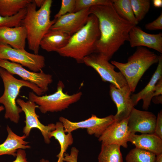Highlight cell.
Returning a JSON list of instances; mask_svg holds the SVG:
<instances>
[{
    "label": "cell",
    "mask_w": 162,
    "mask_h": 162,
    "mask_svg": "<svg viewBox=\"0 0 162 162\" xmlns=\"http://www.w3.org/2000/svg\"><path fill=\"white\" fill-rule=\"evenodd\" d=\"M128 117L119 121H114L98 138L99 141L102 144H116L127 148L130 134L128 128Z\"/></svg>",
    "instance_id": "13"
},
{
    "label": "cell",
    "mask_w": 162,
    "mask_h": 162,
    "mask_svg": "<svg viewBox=\"0 0 162 162\" xmlns=\"http://www.w3.org/2000/svg\"><path fill=\"white\" fill-rule=\"evenodd\" d=\"M0 59L10 60L25 66L33 72H40L45 66L44 56L30 53L25 49H17L0 44Z\"/></svg>",
    "instance_id": "8"
},
{
    "label": "cell",
    "mask_w": 162,
    "mask_h": 162,
    "mask_svg": "<svg viewBox=\"0 0 162 162\" xmlns=\"http://www.w3.org/2000/svg\"><path fill=\"white\" fill-rule=\"evenodd\" d=\"M52 1L45 0L44 4L38 10L34 0L26 7V12L21 22L25 28L28 47L35 54H38L40 41L56 20H50L51 8Z\"/></svg>",
    "instance_id": "3"
},
{
    "label": "cell",
    "mask_w": 162,
    "mask_h": 162,
    "mask_svg": "<svg viewBox=\"0 0 162 162\" xmlns=\"http://www.w3.org/2000/svg\"><path fill=\"white\" fill-rule=\"evenodd\" d=\"M112 4L118 15L134 26L139 22L136 20L132 8L130 0H112Z\"/></svg>",
    "instance_id": "25"
},
{
    "label": "cell",
    "mask_w": 162,
    "mask_h": 162,
    "mask_svg": "<svg viewBox=\"0 0 162 162\" xmlns=\"http://www.w3.org/2000/svg\"><path fill=\"white\" fill-rule=\"evenodd\" d=\"M16 102L25 114V126L23 129L22 132L27 137L29 135L32 129L36 128L41 132L44 142L47 144L50 142L49 137L50 133L55 129V124L51 123L45 125L39 121V116L37 114L35 110L39 106L29 100L25 101L20 98L16 100Z\"/></svg>",
    "instance_id": "10"
},
{
    "label": "cell",
    "mask_w": 162,
    "mask_h": 162,
    "mask_svg": "<svg viewBox=\"0 0 162 162\" xmlns=\"http://www.w3.org/2000/svg\"><path fill=\"white\" fill-rule=\"evenodd\" d=\"M49 137L50 139L52 137H54L60 145V152L56 156L58 158L57 162H63L64 153L68 147L73 143L74 139L71 133L66 134L63 124L59 121L56 122L55 129L50 133Z\"/></svg>",
    "instance_id": "22"
},
{
    "label": "cell",
    "mask_w": 162,
    "mask_h": 162,
    "mask_svg": "<svg viewBox=\"0 0 162 162\" xmlns=\"http://www.w3.org/2000/svg\"><path fill=\"white\" fill-rule=\"evenodd\" d=\"M89 12L98 18L100 32L95 53L102 55L109 61L128 40L129 32L135 26L120 16L112 4L92 7Z\"/></svg>",
    "instance_id": "1"
},
{
    "label": "cell",
    "mask_w": 162,
    "mask_h": 162,
    "mask_svg": "<svg viewBox=\"0 0 162 162\" xmlns=\"http://www.w3.org/2000/svg\"><path fill=\"white\" fill-rule=\"evenodd\" d=\"M83 63L93 68L104 82H110L118 88L128 85L121 72L116 71L115 67L100 53H93L87 56L84 58Z\"/></svg>",
    "instance_id": "7"
},
{
    "label": "cell",
    "mask_w": 162,
    "mask_h": 162,
    "mask_svg": "<svg viewBox=\"0 0 162 162\" xmlns=\"http://www.w3.org/2000/svg\"><path fill=\"white\" fill-rule=\"evenodd\" d=\"M31 0H0V15L3 17L14 16L26 8Z\"/></svg>",
    "instance_id": "23"
},
{
    "label": "cell",
    "mask_w": 162,
    "mask_h": 162,
    "mask_svg": "<svg viewBox=\"0 0 162 162\" xmlns=\"http://www.w3.org/2000/svg\"><path fill=\"white\" fill-rule=\"evenodd\" d=\"M40 162H50V161L48 160L42 158L40 160Z\"/></svg>",
    "instance_id": "40"
},
{
    "label": "cell",
    "mask_w": 162,
    "mask_h": 162,
    "mask_svg": "<svg viewBox=\"0 0 162 162\" xmlns=\"http://www.w3.org/2000/svg\"><path fill=\"white\" fill-rule=\"evenodd\" d=\"M128 41L131 47L142 46L154 49L162 53V33L150 34L139 27L134 26L130 30Z\"/></svg>",
    "instance_id": "16"
},
{
    "label": "cell",
    "mask_w": 162,
    "mask_h": 162,
    "mask_svg": "<svg viewBox=\"0 0 162 162\" xmlns=\"http://www.w3.org/2000/svg\"><path fill=\"white\" fill-rule=\"evenodd\" d=\"M157 117L152 112L134 107L128 117V130L130 133L153 134Z\"/></svg>",
    "instance_id": "14"
},
{
    "label": "cell",
    "mask_w": 162,
    "mask_h": 162,
    "mask_svg": "<svg viewBox=\"0 0 162 162\" xmlns=\"http://www.w3.org/2000/svg\"><path fill=\"white\" fill-rule=\"evenodd\" d=\"M64 87L62 82L59 81L56 91L54 93L41 96L36 95L33 92H29V100L38 105V108L43 113L61 111L78 101L82 95L81 92L72 95L68 94L63 92Z\"/></svg>",
    "instance_id": "6"
},
{
    "label": "cell",
    "mask_w": 162,
    "mask_h": 162,
    "mask_svg": "<svg viewBox=\"0 0 162 162\" xmlns=\"http://www.w3.org/2000/svg\"><path fill=\"white\" fill-rule=\"evenodd\" d=\"M153 3L154 6L156 8H160L162 6V0H154Z\"/></svg>",
    "instance_id": "37"
},
{
    "label": "cell",
    "mask_w": 162,
    "mask_h": 162,
    "mask_svg": "<svg viewBox=\"0 0 162 162\" xmlns=\"http://www.w3.org/2000/svg\"><path fill=\"white\" fill-rule=\"evenodd\" d=\"M155 162H162V153L156 155Z\"/></svg>",
    "instance_id": "39"
},
{
    "label": "cell",
    "mask_w": 162,
    "mask_h": 162,
    "mask_svg": "<svg viewBox=\"0 0 162 162\" xmlns=\"http://www.w3.org/2000/svg\"><path fill=\"white\" fill-rule=\"evenodd\" d=\"M146 29L150 30H156L162 29V13L155 20L148 23L145 25Z\"/></svg>",
    "instance_id": "31"
},
{
    "label": "cell",
    "mask_w": 162,
    "mask_h": 162,
    "mask_svg": "<svg viewBox=\"0 0 162 162\" xmlns=\"http://www.w3.org/2000/svg\"><path fill=\"white\" fill-rule=\"evenodd\" d=\"M158 64L154 73L146 86L137 93L131 96L134 106L136 105L141 100H143L142 107L147 110L151 105V101L156 85L158 80L162 78V55L158 56Z\"/></svg>",
    "instance_id": "17"
},
{
    "label": "cell",
    "mask_w": 162,
    "mask_h": 162,
    "mask_svg": "<svg viewBox=\"0 0 162 162\" xmlns=\"http://www.w3.org/2000/svg\"><path fill=\"white\" fill-rule=\"evenodd\" d=\"M71 36L63 30L50 29L42 38L40 46L47 52H56L67 45Z\"/></svg>",
    "instance_id": "19"
},
{
    "label": "cell",
    "mask_w": 162,
    "mask_h": 162,
    "mask_svg": "<svg viewBox=\"0 0 162 162\" xmlns=\"http://www.w3.org/2000/svg\"><path fill=\"white\" fill-rule=\"evenodd\" d=\"M100 32L97 17L90 14L86 25L72 35L67 45L56 52L62 57L74 59L83 63L85 57L95 52V45Z\"/></svg>",
    "instance_id": "2"
},
{
    "label": "cell",
    "mask_w": 162,
    "mask_h": 162,
    "mask_svg": "<svg viewBox=\"0 0 162 162\" xmlns=\"http://www.w3.org/2000/svg\"><path fill=\"white\" fill-rule=\"evenodd\" d=\"M112 4V0H76L74 12L95 6L108 5Z\"/></svg>",
    "instance_id": "29"
},
{
    "label": "cell",
    "mask_w": 162,
    "mask_h": 162,
    "mask_svg": "<svg viewBox=\"0 0 162 162\" xmlns=\"http://www.w3.org/2000/svg\"><path fill=\"white\" fill-rule=\"evenodd\" d=\"M132 10L137 21L139 22L144 17L150 7L149 0H130Z\"/></svg>",
    "instance_id": "27"
},
{
    "label": "cell",
    "mask_w": 162,
    "mask_h": 162,
    "mask_svg": "<svg viewBox=\"0 0 162 162\" xmlns=\"http://www.w3.org/2000/svg\"><path fill=\"white\" fill-rule=\"evenodd\" d=\"M4 109V108L3 106H0V112Z\"/></svg>",
    "instance_id": "41"
},
{
    "label": "cell",
    "mask_w": 162,
    "mask_h": 162,
    "mask_svg": "<svg viewBox=\"0 0 162 162\" xmlns=\"http://www.w3.org/2000/svg\"><path fill=\"white\" fill-rule=\"evenodd\" d=\"M154 134L162 140V111L158 113L157 117Z\"/></svg>",
    "instance_id": "32"
},
{
    "label": "cell",
    "mask_w": 162,
    "mask_h": 162,
    "mask_svg": "<svg viewBox=\"0 0 162 162\" xmlns=\"http://www.w3.org/2000/svg\"><path fill=\"white\" fill-rule=\"evenodd\" d=\"M27 35L25 27L20 26L0 28V44L17 49H25Z\"/></svg>",
    "instance_id": "18"
},
{
    "label": "cell",
    "mask_w": 162,
    "mask_h": 162,
    "mask_svg": "<svg viewBox=\"0 0 162 162\" xmlns=\"http://www.w3.org/2000/svg\"><path fill=\"white\" fill-rule=\"evenodd\" d=\"M131 93L128 85L118 88L111 84L110 85V96L117 108L114 115L116 121H119L129 117L134 106L131 98Z\"/></svg>",
    "instance_id": "12"
},
{
    "label": "cell",
    "mask_w": 162,
    "mask_h": 162,
    "mask_svg": "<svg viewBox=\"0 0 162 162\" xmlns=\"http://www.w3.org/2000/svg\"><path fill=\"white\" fill-rule=\"evenodd\" d=\"M153 102L155 104H162V95H161L154 97L152 99Z\"/></svg>",
    "instance_id": "36"
},
{
    "label": "cell",
    "mask_w": 162,
    "mask_h": 162,
    "mask_svg": "<svg viewBox=\"0 0 162 162\" xmlns=\"http://www.w3.org/2000/svg\"><path fill=\"white\" fill-rule=\"evenodd\" d=\"M59 121L63 124L65 133H71L80 128H86L88 134L94 135L99 138L116 120L112 115L100 118L92 114L88 118L78 122H72L62 116L59 117Z\"/></svg>",
    "instance_id": "9"
},
{
    "label": "cell",
    "mask_w": 162,
    "mask_h": 162,
    "mask_svg": "<svg viewBox=\"0 0 162 162\" xmlns=\"http://www.w3.org/2000/svg\"><path fill=\"white\" fill-rule=\"evenodd\" d=\"M158 61V56L146 47L140 46L137 47L134 52L129 57L127 62L112 61L111 63L119 70L131 92H134L145 72Z\"/></svg>",
    "instance_id": "5"
},
{
    "label": "cell",
    "mask_w": 162,
    "mask_h": 162,
    "mask_svg": "<svg viewBox=\"0 0 162 162\" xmlns=\"http://www.w3.org/2000/svg\"><path fill=\"white\" fill-rule=\"evenodd\" d=\"M90 8L64 15L57 19L50 29L63 30L72 35L87 23L90 13Z\"/></svg>",
    "instance_id": "15"
},
{
    "label": "cell",
    "mask_w": 162,
    "mask_h": 162,
    "mask_svg": "<svg viewBox=\"0 0 162 162\" xmlns=\"http://www.w3.org/2000/svg\"><path fill=\"white\" fill-rule=\"evenodd\" d=\"M0 76L4 87L3 94L0 97V104L5 109L4 118L17 124L19 121L20 113L22 112L17 105L16 98L20 89L23 87L31 88L36 95L41 96L45 92L35 84L23 80H19L4 68L0 67Z\"/></svg>",
    "instance_id": "4"
},
{
    "label": "cell",
    "mask_w": 162,
    "mask_h": 162,
    "mask_svg": "<svg viewBox=\"0 0 162 162\" xmlns=\"http://www.w3.org/2000/svg\"><path fill=\"white\" fill-rule=\"evenodd\" d=\"M26 12V8L12 16L4 17L0 15V28L2 27H13L21 26L22 21Z\"/></svg>",
    "instance_id": "28"
},
{
    "label": "cell",
    "mask_w": 162,
    "mask_h": 162,
    "mask_svg": "<svg viewBox=\"0 0 162 162\" xmlns=\"http://www.w3.org/2000/svg\"><path fill=\"white\" fill-rule=\"evenodd\" d=\"M34 1L36 6L40 8L44 4L45 0H34Z\"/></svg>",
    "instance_id": "38"
},
{
    "label": "cell",
    "mask_w": 162,
    "mask_h": 162,
    "mask_svg": "<svg viewBox=\"0 0 162 162\" xmlns=\"http://www.w3.org/2000/svg\"><path fill=\"white\" fill-rule=\"evenodd\" d=\"M156 156L150 152L135 147L128 153L125 160L126 162H155Z\"/></svg>",
    "instance_id": "26"
},
{
    "label": "cell",
    "mask_w": 162,
    "mask_h": 162,
    "mask_svg": "<svg viewBox=\"0 0 162 162\" xmlns=\"http://www.w3.org/2000/svg\"><path fill=\"white\" fill-rule=\"evenodd\" d=\"M129 142L135 147L150 152L156 155L162 153V140L154 134L130 133Z\"/></svg>",
    "instance_id": "20"
},
{
    "label": "cell",
    "mask_w": 162,
    "mask_h": 162,
    "mask_svg": "<svg viewBox=\"0 0 162 162\" xmlns=\"http://www.w3.org/2000/svg\"><path fill=\"white\" fill-rule=\"evenodd\" d=\"M6 130L8 134L7 137L3 143L0 144V156L9 155L16 157L18 149L30 148L28 145L29 142L25 140L27 137L25 135L22 136L17 135L8 125Z\"/></svg>",
    "instance_id": "21"
},
{
    "label": "cell",
    "mask_w": 162,
    "mask_h": 162,
    "mask_svg": "<svg viewBox=\"0 0 162 162\" xmlns=\"http://www.w3.org/2000/svg\"><path fill=\"white\" fill-rule=\"evenodd\" d=\"M162 94V78L157 82L154 91L153 97Z\"/></svg>",
    "instance_id": "35"
},
{
    "label": "cell",
    "mask_w": 162,
    "mask_h": 162,
    "mask_svg": "<svg viewBox=\"0 0 162 162\" xmlns=\"http://www.w3.org/2000/svg\"><path fill=\"white\" fill-rule=\"evenodd\" d=\"M120 146L116 144H102L98 157V162H123Z\"/></svg>",
    "instance_id": "24"
},
{
    "label": "cell",
    "mask_w": 162,
    "mask_h": 162,
    "mask_svg": "<svg viewBox=\"0 0 162 162\" xmlns=\"http://www.w3.org/2000/svg\"><path fill=\"white\" fill-rule=\"evenodd\" d=\"M76 0H62L60 8L54 16L57 20L61 16L69 13L74 12Z\"/></svg>",
    "instance_id": "30"
},
{
    "label": "cell",
    "mask_w": 162,
    "mask_h": 162,
    "mask_svg": "<svg viewBox=\"0 0 162 162\" xmlns=\"http://www.w3.org/2000/svg\"><path fill=\"white\" fill-rule=\"evenodd\" d=\"M0 67L13 75H18L22 80L35 84L44 92L48 90V86L53 81L52 76L45 73L42 70L39 72L29 71L21 65L7 60L0 59Z\"/></svg>",
    "instance_id": "11"
},
{
    "label": "cell",
    "mask_w": 162,
    "mask_h": 162,
    "mask_svg": "<svg viewBox=\"0 0 162 162\" xmlns=\"http://www.w3.org/2000/svg\"><path fill=\"white\" fill-rule=\"evenodd\" d=\"M79 152V150L76 148L72 147L70 154L64 153L63 161L66 162H77Z\"/></svg>",
    "instance_id": "33"
},
{
    "label": "cell",
    "mask_w": 162,
    "mask_h": 162,
    "mask_svg": "<svg viewBox=\"0 0 162 162\" xmlns=\"http://www.w3.org/2000/svg\"><path fill=\"white\" fill-rule=\"evenodd\" d=\"M26 154L24 149H19L17 150L16 159L11 162H29L26 158Z\"/></svg>",
    "instance_id": "34"
}]
</instances>
